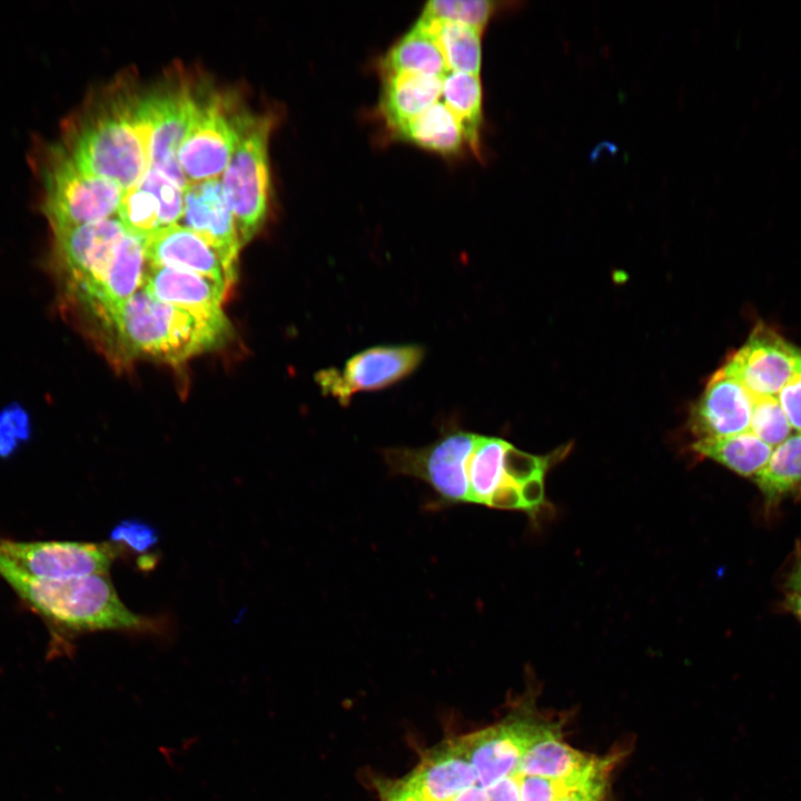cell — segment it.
<instances>
[{"label":"cell","instance_id":"8fae6325","mask_svg":"<svg viewBox=\"0 0 801 801\" xmlns=\"http://www.w3.org/2000/svg\"><path fill=\"white\" fill-rule=\"evenodd\" d=\"M758 396H778L801 369V348L760 323L722 367Z\"/></svg>","mask_w":801,"mask_h":801},{"label":"cell","instance_id":"7402d4cb","mask_svg":"<svg viewBox=\"0 0 801 801\" xmlns=\"http://www.w3.org/2000/svg\"><path fill=\"white\" fill-rule=\"evenodd\" d=\"M693 449L739 475L754 478L768 463L773 447L750 431L726 437L698 439Z\"/></svg>","mask_w":801,"mask_h":801},{"label":"cell","instance_id":"484cf974","mask_svg":"<svg viewBox=\"0 0 801 801\" xmlns=\"http://www.w3.org/2000/svg\"><path fill=\"white\" fill-rule=\"evenodd\" d=\"M446 107L462 122L468 145L478 150L483 90L478 75L449 71L443 77L442 96Z\"/></svg>","mask_w":801,"mask_h":801},{"label":"cell","instance_id":"1f68e13d","mask_svg":"<svg viewBox=\"0 0 801 801\" xmlns=\"http://www.w3.org/2000/svg\"><path fill=\"white\" fill-rule=\"evenodd\" d=\"M516 775L521 801H555L564 791L577 784L575 778L554 780L535 775Z\"/></svg>","mask_w":801,"mask_h":801},{"label":"cell","instance_id":"4316f807","mask_svg":"<svg viewBox=\"0 0 801 801\" xmlns=\"http://www.w3.org/2000/svg\"><path fill=\"white\" fill-rule=\"evenodd\" d=\"M497 3L486 0H433L425 4L423 16L453 21L483 31Z\"/></svg>","mask_w":801,"mask_h":801},{"label":"cell","instance_id":"5bb4252c","mask_svg":"<svg viewBox=\"0 0 801 801\" xmlns=\"http://www.w3.org/2000/svg\"><path fill=\"white\" fill-rule=\"evenodd\" d=\"M751 412V394L721 367L691 411V429L699 439L750 432Z\"/></svg>","mask_w":801,"mask_h":801},{"label":"cell","instance_id":"ffe728a7","mask_svg":"<svg viewBox=\"0 0 801 801\" xmlns=\"http://www.w3.org/2000/svg\"><path fill=\"white\" fill-rule=\"evenodd\" d=\"M594 758L565 744L552 729L524 753L517 774L563 780L586 770Z\"/></svg>","mask_w":801,"mask_h":801},{"label":"cell","instance_id":"ba28073f","mask_svg":"<svg viewBox=\"0 0 801 801\" xmlns=\"http://www.w3.org/2000/svg\"><path fill=\"white\" fill-rule=\"evenodd\" d=\"M145 101L151 131L150 168L186 189L178 154L192 121L197 85L184 78L166 79L145 90Z\"/></svg>","mask_w":801,"mask_h":801},{"label":"cell","instance_id":"3957f363","mask_svg":"<svg viewBox=\"0 0 801 801\" xmlns=\"http://www.w3.org/2000/svg\"><path fill=\"white\" fill-rule=\"evenodd\" d=\"M97 328L125 357L174 365L220 347L231 334L224 310L201 312L169 305L142 287Z\"/></svg>","mask_w":801,"mask_h":801},{"label":"cell","instance_id":"cb8c5ba5","mask_svg":"<svg viewBox=\"0 0 801 801\" xmlns=\"http://www.w3.org/2000/svg\"><path fill=\"white\" fill-rule=\"evenodd\" d=\"M754 481L769 506L801 492V433L791 434L774 447Z\"/></svg>","mask_w":801,"mask_h":801},{"label":"cell","instance_id":"52a82bcc","mask_svg":"<svg viewBox=\"0 0 801 801\" xmlns=\"http://www.w3.org/2000/svg\"><path fill=\"white\" fill-rule=\"evenodd\" d=\"M248 111L231 93L197 86L192 121L178 154L187 182L222 176Z\"/></svg>","mask_w":801,"mask_h":801},{"label":"cell","instance_id":"5b68a950","mask_svg":"<svg viewBox=\"0 0 801 801\" xmlns=\"http://www.w3.org/2000/svg\"><path fill=\"white\" fill-rule=\"evenodd\" d=\"M40 171L41 207L51 230L117 216L123 190L82 168L61 145L46 150Z\"/></svg>","mask_w":801,"mask_h":801},{"label":"cell","instance_id":"603a6c76","mask_svg":"<svg viewBox=\"0 0 801 801\" xmlns=\"http://www.w3.org/2000/svg\"><path fill=\"white\" fill-rule=\"evenodd\" d=\"M382 71L437 77H444L449 72L436 41L417 21L387 51L382 60Z\"/></svg>","mask_w":801,"mask_h":801},{"label":"cell","instance_id":"74e56055","mask_svg":"<svg viewBox=\"0 0 801 801\" xmlns=\"http://www.w3.org/2000/svg\"><path fill=\"white\" fill-rule=\"evenodd\" d=\"M787 584L790 589V592L801 591V560H799V562L793 567L791 574L788 577Z\"/></svg>","mask_w":801,"mask_h":801},{"label":"cell","instance_id":"7c38bea8","mask_svg":"<svg viewBox=\"0 0 801 801\" xmlns=\"http://www.w3.org/2000/svg\"><path fill=\"white\" fill-rule=\"evenodd\" d=\"M552 729L546 723L516 718L457 740L476 772L477 784L487 789L516 775L524 753Z\"/></svg>","mask_w":801,"mask_h":801},{"label":"cell","instance_id":"e575fe53","mask_svg":"<svg viewBox=\"0 0 801 801\" xmlns=\"http://www.w3.org/2000/svg\"><path fill=\"white\" fill-rule=\"evenodd\" d=\"M380 793L382 801H423L404 780L382 788Z\"/></svg>","mask_w":801,"mask_h":801},{"label":"cell","instance_id":"83f0119b","mask_svg":"<svg viewBox=\"0 0 801 801\" xmlns=\"http://www.w3.org/2000/svg\"><path fill=\"white\" fill-rule=\"evenodd\" d=\"M751 396L750 431L771 447L778 446L792 432L778 396Z\"/></svg>","mask_w":801,"mask_h":801},{"label":"cell","instance_id":"8992f818","mask_svg":"<svg viewBox=\"0 0 801 801\" xmlns=\"http://www.w3.org/2000/svg\"><path fill=\"white\" fill-rule=\"evenodd\" d=\"M273 116L248 111L235 151L220 177L241 246L264 226L269 202L268 140Z\"/></svg>","mask_w":801,"mask_h":801},{"label":"cell","instance_id":"d6a6232c","mask_svg":"<svg viewBox=\"0 0 801 801\" xmlns=\"http://www.w3.org/2000/svg\"><path fill=\"white\" fill-rule=\"evenodd\" d=\"M778 399L791 428L801 433V369L781 389Z\"/></svg>","mask_w":801,"mask_h":801},{"label":"cell","instance_id":"836d02e7","mask_svg":"<svg viewBox=\"0 0 801 801\" xmlns=\"http://www.w3.org/2000/svg\"><path fill=\"white\" fill-rule=\"evenodd\" d=\"M485 790L488 801H521L517 775L504 778Z\"/></svg>","mask_w":801,"mask_h":801},{"label":"cell","instance_id":"ac0fdd59","mask_svg":"<svg viewBox=\"0 0 801 801\" xmlns=\"http://www.w3.org/2000/svg\"><path fill=\"white\" fill-rule=\"evenodd\" d=\"M380 110L395 130L421 115L442 96L443 77L413 72H383Z\"/></svg>","mask_w":801,"mask_h":801},{"label":"cell","instance_id":"4dcf8cb0","mask_svg":"<svg viewBox=\"0 0 801 801\" xmlns=\"http://www.w3.org/2000/svg\"><path fill=\"white\" fill-rule=\"evenodd\" d=\"M30 435L27 413L19 406L9 407L0 413V457H9L20 442Z\"/></svg>","mask_w":801,"mask_h":801},{"label":"cell","instance_id":"7a4b0ae2","mask_svg":"<svg viewBox=\"0 0 801 801\" xmlns=\"http://www.w3.org/2000/svg\"><path fill=\"white\" fill-rule=\"evenodd\" d=\"M144 90L116 82L67 127L61 145L86 170L122 190L150 168V123Z\"/></svg>","mask_w":801,"mask_h":801},{"label":"cell","instance_id":"d4e9b609","mask_svg":"<svg viewBox=\"0 0 801 801\" xmlns=\"http://www.w3.org/2000/svg\"><path fill=\"white\" fill-rule=\"evenodd\" d=\"M162 197L144 179L123 190L117 218L125 229L146 240L167 226V211Z\"/></svg>","mask_w":801,"mask_h":801},{"label":"cell","instance_id":"e0dca14e","mask_svg":"<svg viewBox=\"0 0 801 801\" xmlns=\"http://www.w3.org/2000/svg\"><path fill=\"white\" fill-rule=\"evenodd\" d=\"M141 287L162 303L201 312L222 310L229 288L207 276L148 264Z\"/></svg>","mask_w":801,"mask_h":801},{"label":"cell","instance_id":"30bf717a","mask_svg":"<svg viewBox=\"0 0 801 801\" xmlns=\"http://www.w3.org/2000/svg\"><path fill=\"white\" fill-rule=\"evenodd\" d=\"M424 355V348L413 344L374 346L352 356L343 368L318 372L315 380L324 394L347 406L357 393L384 389L404 379Z\"/></svg>","mask_w":801,"mask_h":801},{"label":"cell","instance_id":"9a60e30c","mask_svg":"<svg viewBox=\"0 0 801 801\" xmlns=\"http://www.w3.org/2000/svg\"><path fill=\"white\" fill-rule=\"evenodd\" d=\"M148 265L196 273L230 286L236 279L219 255L181 224L159 229L145 240Z\"/></svg>","mask_w":801,"mask_h":801},{"label":"cell","instance_id":"d590c367","mask_svg":"<svg viewBox=\"0 0 801 801\" xmlns=\"http://www.w3.org/2000/svg\"><path fill=\"white\" fill-rule=\"evenodd\" d=\"M451 801H488V797L484 788L475 784L456 794Z\"/></svg>","mask_w":801,"mask_h":801},{"label":"cell","instance_id":"f1b7e54d","mask_svg":"<svg viewBox=\"0 0 801 801\" xmlns=\"http://www.w3.org/2000/svg\"><path fill=\"white\" fill-rule=\"evenodd\" d=\"M614 759L615 756L596 758L582 781L564 791L555 801H603Z\"/></svg>","mask_w":801,"mask_h":801},{"label":"cell","instance_id":"f546056e","mask_svg":"<svg viewBox=\"0 0 801 801\" xmlns=\"http://www.w3.org/2000/svg\"><path fill=\"white\" fill-rule=\"evenodd\" d=\"M113 544L136 553L150 552L159 542V531L145 520L131 517L117 523L109 535Z\"/></svg>","mask_w":801,"mask_h":801},{"label":"cell","instance_id":"2e32d148","mask_svg":"<svg viewBox=\"0 0 801 801\" xmlns=\"http://www.w3.org/2000/svg\"><path fill=\"white\" fill-rule=\"evenodd\" d=\"M404 781L423 801H451L477 777L456 739L428 752Z\"/></svg>","mask_w":801,"mask_h":801},{"label":"cell","instance_id":"44dd1931","mask_svg":"<svg viewBox=\"0 0 801 801\" xmlns=\"http://www.w3.org/2000/svg\"><path fill=\"white\" fill-rule=\"evenodd\" d=\"M417 22L436 41L448 71L479 75L482 32L463 23L421 14Z\"/></svg>","mask_w":801,"mask_h":801},{"label":"cell","instance_id":"9c48e42d","mask_svg":"<svg viewBox=\"0 0 801 801\" xmlns=\"http://www.w3.org/2000/svg\"><path fill=\"white\" fill-rule=\"evenodd\" d=\"M122 551L110 543L17 541L0 536V555L39 580L65 581L107 574Z\"/></svg>","mask_w":801,"mask_h":801},{"label":"cell","instance_id":"6da1fadb","mask_svg":"<svg viewBox=\"0 0 801 801\" xmlns=\"http://www.w3.org/2000/svg\"><path fill=\"white\" fill-rule=\"evenodd\" d=\"M514 449L503 438L449 427L428 445L388 447L382 455L392 474L427 484L436 507L479 504L524 511L513 469Z\"/></svg>","mask_w":801,"mask_h":801},{"label":"cell","instance_id":"277c9868","mask_svg":"<svg viewBox=\"0 0 801 801\" xmlns=\"http://www.w3.org/2000/svg\"><path fill=\"white\" fill-rule=\"evenodd\" d=\"M0 577L61 643L89 632H142L154 626L150 619L131 612L121 602L108 573L46 581L30 576L0 555Z\"/></svg>","mask_w":801,"mask_h":801},{"label":"cell","instance_id":"d6986e66","mask_svg":"<svg viewBox=\"0 0 801 801\" xmlns=\"http://www.w3.org/2000/svg\"><path fill=\"white\" fill-rule=\"evenodd\" d=\"M406 141L441 155H454L468 144L459 119L437 101L394 130Z\"/></svg>","mask_w":801,"mask_h":801},{"label":"cell","instance_id":"4fadbf2b","mask_svg":"<svg viewBox=\"0 0 801 801\" xmlns=\"http://www.w3.org/2000/svg\"><path fill=\"white\" fill-rule=\"evenodd\" d=\"M179 224L204 239L219 255L229 273L237 277L238 255L243 246L220 178L188 182Z\"/></svg>","mask_w":801,"mask_h":801},{"label":"cell","instance_id":"8d00e7d4","mask_svg":"<svg viewBox=\"0 0 801 801\" xmlns=\"http://www.w3.org/2000/svg\"><path fill=\"white\" fill-rule=\"evenodd\" d=\"M785 606L801 622V591H792L788 594Z\"/></svg>","mask_w":801,"mask_h":801}]
</instances>
